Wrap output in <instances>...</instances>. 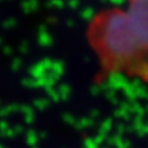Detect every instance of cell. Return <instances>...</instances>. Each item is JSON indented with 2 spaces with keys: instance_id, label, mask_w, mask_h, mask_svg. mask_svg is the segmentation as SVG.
I'll return each mask as SVG.
<instances>
[{
  "instance_id": "cell-1",
  "label": "cell",
  "mask_w": 148,
  "mask_h": 148,
  "mask_svg": "<svg viewBox=\"0 0 148 148\" xmlns=\"http://www.w3.org/2000/svg\"><path fill=\"white\" fill-rule=\"evenodd\" d=\"M91 38L111 68H130L148 57V0H127L126 8L103 14Z\"/></svg>"
}]
</instances>
